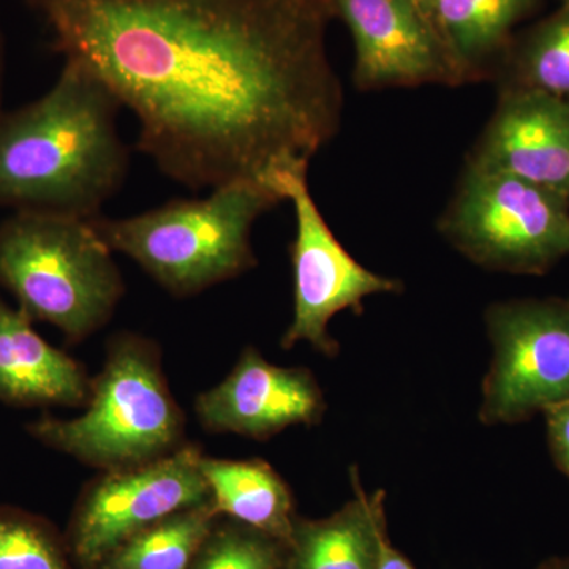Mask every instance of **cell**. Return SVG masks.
<instances>
[{"instance_id":"cell-1","label":"cell","mask_w":569,"mask_h":569,"mask_svg":"<svg viewBox=\"0 0 569 569\" xmlns=\"http://www.w3.org/2000/svg\"><path fill=\"white\" fill-rule=\"evenodd\" d=\"M26 3L52 51L89 67L137 118L138 149L193 192L268 186L339 130L325 0Z\"/></svg>"},{"instance_id":"cell-2","label":"cell","mask_w":569,"mask_h":569,"mask_svg":"<svg viewBox=\"0 0 569 569\" xmlns=\"http://www.w3.org/2000/svg\"><path fill=\"white\" fill-rule=\"evenodd\" d=\"M121 108L89 67L63 61L50 91L0 116V208L102 216L129 173Z\"/></svg>"},{"instance_id":"cell-3","label":"cell","mask_w":569,"mask_h":569,"mask_svg":"<svg viewBox=\"0 0 569 569\" xmlns=\"http://www.w3.org/2000/svg\"><path fill=\"white\" fill-rule=\"evenodd\" d=\"M282 201L263 182L234 181L208 197L173 200L126 219L99 216L91 224L112 253L127 254L168 293L187 298L257 264L253 224Z\"/></svg>"},{"instance_id":"cell-4","label":"cell","mask_w":569,"mask_h":569,"mask_svg":"<svg viewBox=\"0 0 569 569\" xmlns=\"http://www.w3.org/2000/svg\"><path fill=\"white\" fill-rule=\"evenodd\" d=\"M0 287L26 317L54 326L71 343L103 328L126 295L91 220L40 212H11L0 222Z\"/></svg>"},{"instance_id":"cell-5","label":"cell","mask_w":569,"mask_h":569,"mask_svg":"<svg viewBox=\"0 0 569 569\" xmlns=\"http://www.w3.org/2000/svg\"><path fill=\"white\" fill-rule=\"evenodd\" d=\"M84 413L28 426L44 447L103 471L141 466L182 447L183 413L163 376L160 351L144 337L119 335L93 377Z\"/></svg>"},{"instance_id":"cell-6","label":"cell","mask_w":569,"mask_h":569,"mask_svg":"<svg viewBox=\"0 0 569 569\" xmlns=\"http://www.w3.org/2000/svg\"><path fill=\"white\" fill-rule=\"evenodd\" d=\"M438 228L481 268L541 276L569 254V200L518 176L467 163Z\"/></svg>"},{"instance_id":"cell-7","label":"cell","mask_w":569,"mask_h":569,"mask_svg":"<svg viewBox=\"0 0 569 569\" xmlns=\"http://www.w3.org/2000/svg\"><path fill=\"white\" fill-rule=\"evenodd\" d=\"M485 321L492 361L482 381V425H518L569 400V301L496 302Z\"/></svg>"},{"instance_id":"cell-8","label":"cell","mask_w":569,"mask_h":569,"mask_svg":"<svg viewBox=\"0 0 569 569\" xmlns=\"http://www.w3.org/2000/svg\"><path fill=\"white\" fill-rule=\"evenodd\" d=\"M309 164L296 163L271 176L268 186L295 209L296 234L291 244L293 264V320L280 340L290 350L309 343L326 358L339 353V342L329 332L337 313H361L370 296L399 293L402 283L377 274L355 260L326 223L307 182Z\"/></svg>"},{"instance_id":"cell-9","label":"cell","mask_w":569,"mask_h":569,"mask_svg":"<svg viewBox=\"0 0 569 569\" xmlns=\"http://www.w3.org/2000/svg\"><path fill=\"white\" fill-rule=\"evenodd\" d=\"M201 451L182 445L171 455L103 471L82 490L66 535L71 561L93 569L138 531L182 509L211 501Z\"/></svg>"},{"instance_id":"cell-10","label":"cell","mask_w":569,"mask_h":569,"mask_svg":"<svg viewBox=\"0 0 569 569\" xmlns=\"http://www.w3.org/2000/svg\"><path fill=\"white\" fill-rule=\"evenodd\" d=\"M355 44L353 81L362 91L459 86L466 73L417 0H325Z\"/></svg>"},{"instance_id":"cell-11","label":"cell","mask_w":569,"mask_h":569,"mask_svg":"<svg viewBox=\"0 0 569 569\" xmlns=\"http://www.w3.org/2000/svg\"><path fill=\"white\" fill-rule=\"evenodd\" d=\"M194 411L209 432L264 441L288 427L318 425L326 400L309 369L272 365L247 347L228 377L197 397Z\"/></svg>"},{"instance_id":"cell-12","label":"cell","mask_w":569,"mask_h":569,"mask_svg":"<svg viewBox=\"0 0 569 569\" xmlns=\"http://www.w3.org/2000/svg\"><path fill=\"white\" fill-rule=\"evenodd\" d=\"M468 164L518 176L569 200V99L503 89Z\"/></svg>"},{"instance_id":"cell-13","label":"cell","mask_w":569,"mask_h":569,"mask_svg":"<svg viewBox=\"0 0 569 569\" xmlns=\"http://www.w3.org/2000/svg\"><path fill=\"white\" fill-rule=\"evenodd\" d=\"M92 378L66 351L52 347L33 321L0 296V402L14 407H80Z\"/></svg>"},{"instance_id":"cell-14","label":"cell","mask_w":569,"mask_h":569,"mask_svg":"<svg viewBox=\"0 0 569 569\" xmlns=\"http://www.w3.org/2000/svg\"><path fill=\"white\" fill-rule=\"evenodd\" d=\"M355 497L323 519L296 520L284 569H377L387 529L385 493H367L350 468Z\"/></svg>"},{"instance_id":"cell-15","label":"cell","mask_w":569,"mask_h":569,"mask_svg":"<svg viewBox=\"0 0 569 569\" xmlns=\"http://www.w3.org/2000/svg\"><path fill=\"white\" fill-rule=\"evenodd\" d=\"M201 473L219 518L236 520L288 546L296 520L295 500L284 479L261 459L230 460L201 456Z\"/></svg>"},{"instance_id":"cell-16","label":"cell","mask_w":569,"mask_h":569,"mask_svg":"<svg viewBox=\"0 0 569 569\" xmlns=\"http://www.w3.org/2000/svg\"><path fill=\"white\" fill-rule=\"evenodd\" d=\"M537 0H432L429 14L455 61L471 81L503 56L511 32Z\"/></svg>"},{"instance_id":"cell-17","label":"cell","mask_w":569,"mask_h":569,"mask_svg":"<svg viewBox=\"0 0 569 569\" xmlns=\"http://www.w3.org/2000/svg\"><path fill=\"white\" fill-rule=\"evenodd\" d=\"M217 520L211 501L182 509L126 539L93 569H189Z\"/></svg>"},{"instance_id":"cell-18","label":"cell","mask_w":569,"mask_h":569,"mask_svg":"<svg viewBox=\"0 0 569 569\" xmlns=\"http://www.w3.org/2000/svg\"><path fill=\"white\" fill-rule=\"evenodd\" d=\"M508 82L503 89H530L569 99V7L539 21L503 56Z\"/></svg>"},{"instance_id":"cell-19","label":"cell","mask_w":569,"mask_h":569,"mask_svg":"<svg viewBox=\"0 0 569 569\" xmlns=\"http://www.w3.org/2000/svg\"><path fill=\"white\" fill-rule=\"evenodd\" d=\"M0 569H73V561L48 520L0 508Z\"/></svg>"},{"instance_id":"cell-20","label":"cell","mask_w":569,"mask_h":569,"mask_svg":"<svg viewBox=\"0 0 569 569\" xmlns=\"http://www.w3.org/2000/svg\"><path fill=\"white\" fill-rule=\"evenodd\" d=\"M287 552L279 539L228 519L216 523L189 569H284Z\"/></svg>"},{"instance_id":"cell-21","label":"cell","mask_w":569,"mask_h":569,"mask_svg":"<svg viewBox=\"0 0 569 569\" xmlns=\"http://www.w3.org/2000/svg\"><path fill=\"white\" fill-rule=\"evenodd\" d=\"M548 426L550 455L560 471L569 478V400L542 411Z\"/></svg>"},{"instance_id":"cell-22","label":"cell","mask_w":569,"mask_h":569,"mask_svg":"<svg viewBox=\"0 0 569 569\" xmlns=\"http://www.w3.org/2000/svg\"><path fill=\"white\" fill-rule=\"evenodd\" d=\"M377 569H415V567L402 552H399L392 546L387 533L383 541H381L380 560H378Z\"/></svg>"},{"instance_id":"cell-23","label":"cell","mask_w":569,"mask_h":569,"mask_svg":"<svg viewBox=\"0 0 569 569\" xmlns=\"http://www.w3.org/2000/svg\"><path fill=\"white\" fill-rule=\"evenodd\" d=\"M7 71V43L3 36L2 26H0V116L3 112V89H6Z\"/></svg>"},{"instance_id":"cell-24","label":"cell","mask_w":569,"mask_h":569,"mask_svg":"<svg viewBox=\"0 0 569 569\" xmlns=\"http://www.w3.org/2000/svg\"><path fill=\"white\" fill-rule=\"evenodd\" d=\"M535 569H569V557H549Z\"/></svg>"},{"instance_id":"cell-25","label":"cell","mask_w":569,"mask_h":569,"mask_svg":"<svg viewBox=\"0 0 569 569\" xmlns=\"http://www.w3.org/2000/svg\"><path fill=\"white\" fill-rule=\"evenodd\" d=\"M417 2L427 11V13H429V7L430 3H432V0H417Z\"/></svg>"},{"instance_id":"cell-26","label":"cell","mask_w":569,"mask_h":569,"mask_svg":"<svg viewBox=\"0 0 569 569\" xmlns=\"http://www.w3.org/2000/svg\"><path fill=\"white\" fill-rule=\"evenodd\" d=\"M561 7H569V0H559Z\"/></svg>"}]
</instances>
